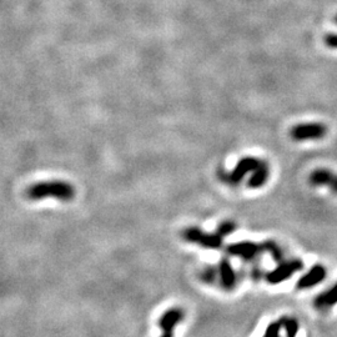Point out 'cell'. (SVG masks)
<instances>
[{
  "mask_svg": "<svg viewBox=\"0 0 337 337\" xmlns=\"http://www.w3.org/2000/svg\"><path fill=\"white\" fill-rule=\"evenodd\" d=\"M337 304V282L332 287L321 293L315 300V306L317 309H328Z\"/></svg>",
  "mask_w": 337,
  "mask_h": 337,
  "instance_id": "12",
  "label": "cell"
},
{
  "mask_svg": "<svg viewBox=\"0 0 337 337\" xmlns=\"http://www.w3.org/2000/svg\"><path fill=\"white\" fill-rule=\"evenodd\" d=\"M235 230H236V223L234 222V221H223V222H221L219 225L216 233L219 234L220 236L225 237L230 235V234H233Z\"/></svg>",
  "mask_w": 337,
  "mask_h": 337,
  "instance_id": "16",
  "label": "cell"
},
{
  "mask_svg": "<svg viewBox=\"0 0 337 337\" xmlns=\"http://www.w3.org/2000/svg\"><path fill=\"white\" fill-rule=\"evenodd\" d=\"M270 176V169L268 163L265 161H261L260 165L256 168L255 171L252 172L251 177L249 179V182L247 185L250 186L251 189H258L261 186H264L266 184V181L269 180Z\"/></svg>",
  "mask_w": 337,
  "mask_h": 337,
  "instance_id": "11",
  "label": "cell"
},
{
  "mask_svg": "<svg viewBox=\"0 0 337 337\" xmlns=\"http://www.w3.org/2000/svg\"><path fill=\"white\" fill-rule=\"evenodd\" d=\"M335 23L337 24V15H336V18H335Z\"/></svg>",
  "mask_w": 337,
  "mask_h": 337,
  "instance_id": "19",
  "label": "cell"
},
{
  "mask_svg": "<svg viewBox=\"0 0 337 337\" xmlns=\"http://www.w3.org/2000/svg\"><path fill=\"white\" fill-rule=\"evenodd\" d=\"M309 182L312 186H326L333 194H337V174L328 169H315L310 174Z\"/></svg>",
  "mask_w": 337,
  "mask_h": 337,
  "instance_id": "6",
  "label": "cell"
},
{
  "mask_svg": "<svg viewBox=\"0 0 337 337\" xmlns=\"http://www.w3.org/2000/svg\"><path fill=\"white\" fill-rule=\"evenodd\" d=\"M323 43L327 48H331V49H337V34L333 33H328L325 35L323 38Z\"/></svg>",
  "mask_w": 337,
  "mask_h": 337,
  "instance_id": "18",
  "label": "cell"
},
{
  "mask_svg": "<svg viewBox=\"0 0 337 337\" xmlns=\"http://www.w3.org/2000/svg\"><path fill=\"white\" fill-rule=\"evenodd\" d=\"M282 328L286 331V337H296L298 332V322L292 317H282L280 320Z\"/></svg>",
  "mask_w": 337,
  "mask_h": 337,
  "instance_id": "14",
  "label": "cell"
},
{
  "mask_svg": "<svg viewBox=\"0 0 337 337\" xmlns=\"http://www.w3.org/2000/svg\"><path fill=\"white\" fill-rule=\"evenodd\" d=\"M184 239L186 241L198 244L206 249H220L222 246V236L219 234H207L198 228H188L184 231Z\"/></svg>",
  "mask_w": 337,
  "mask_h": 337,
  "instance_id": "4",
  "label": "cell"
},
{
  "mask_svg": "<svg viewBox=\"0 0 337 337\" xmlns=\"http://www.w3.org/2000/svg\"><path fill=\"white\" fill-rule=\"evenodd\" d=\"M263 249V245H258L252 241H241L231 244L228 246V253L231 256H236V257L242 258V260H253L256 256L260 253Z\"/></svg>",
  "mask_w": 337,
  "mask_h": 337,
  "instance_id": "5",
  "label": "cell"
},
{
  "mask_svg": "<svg viewBox=\"0 0 337 337\" xmlns=\"http://www.w3.org/2000/svg\"><path fill=\"white\" fill-rule=\"evenodd\" d=\"M219 280L220 284L225 290H233L237 284V276L236 272L234 270L233 265L230 264V261L228 258H222L219 263Z\"/></svg>",
  "mask_w": 337,
  "mask_h": 337,
  "instance_id": "9",
  "label": "cell"
},
{
  "mask_svg": "<svg viewBox=\"0 0 337 337\" xmlns=\"http://www.w3.org/2000/svg\"><path fill=\"white\" fill-rule=\"evenodd\" d=\"M260 163H261V160H258V159H256V158H250V156L241 159V160L237 163L235 169L231 171L230 181L233 182V184H237V182H240L245 176H246L247 174H249V172L255 171L256 168L260 165Z\"/></svg>",
  "mask_w": 337,
  "mask_h": 337,
  "instance_id": "8",
  "label": "cell"
},
{
  "mask_svg": "<svg viewBox=\"0 0 337 337\" xmlns=\"http://www.w3.org/2000/svg\"><path fill=\"white\" fill-rule=\"evenodd\" d=\"M304 263L300 258H292V260L281 261L274 270L266 274V281L271 285H277L284 282L285 280L290 279L291 276L297 271L303 270Z\"/></svg>",
  "mask_w": 337,
  "mask_h": 337,
  "instance_id": "2",
  "label": "cell"
},
{
  "mask_svg": "<svg viewBox=\"0 0 337 337\" xmlns=\"http://www.w3.org/2000/svg\"><path fill=\"white\" fill-rule=\"evenodd\" d=\"M282 328L281 322L279 321H275V322H271L270 325L266 327L265 330V335L263 337H281L280 336V330Z\"/></svg>",
  "mask_w": 337,
  "mask_h": 337,
  "instance_id": "17",
  "label": "cell"
},
{
  "mask_svg": "<svg viewBox=\"0 0 337 337\" xmlns=\"http://www.w3.org/2000/svg\"><path fill=\"white\" fill-rule=\"evenodd\" d=\"M263 249L264 251L269 252L276 263H281V261L284 260V252H282L281 247H280L276 242L272 241V240H268V241L264 242Z\"/></svg>",
  "mask_w": 337,
  "mask_h": 337,
  "instance_id": "13",
  "label": "cell"
},
{
  "mask_svg": "<svg viewBox=\"0 0 337 337\" xmlns=\"http://www.w3.org/2000/svg\"><path fill=\"white\" fill-rule=\"evenodd\" d=\"M182 319H184V311L181 309L174 307L164 312L163 316L159 319L158 325L163 331H174Z\"/></svg>",
  "mask_w": 337,
  "mask_h": 337,
  "instance_id": "10",
  "label": "cell"
},
{
  "mask_svg": "<svg viewBox=\"0 0 337 337\" xmlns=\"http://www.w3.org/2000/svg\"><path fill=\"white\" fill-rule=\"evenodd\" d=\"M326 275H327V270L325 269V266L322 265L312 266L304 276L300 277V280L297 281V288L305 290V288L316 286V285H319L320 282H322L323 280H325Z\"/></svg>",
  "mask_w": 337,
  "mask_h": 337,
  "instance_id": "7",
  "label": "cell"
},
{
  "mask_svg": "<svg viewBox=\"0 0 337 337\" xmlns=\"http://www.w3.org/2000/svg\"><path fill=\"white\" fill-rule=\"evenodd\" d=\"M217 276H219V271L215 268H210V266L205 268L200 274L201 280L204 282H206V284H214V282L216 281Z\"/></svg>",
  "mask_w": 337,
  "mask_h": 337,
  "instance_id": "15",
  "label": "cell"
},
{
  "mask_svg": "<svg viewBox=\"0 0 337 337\" xmlns=\"http://www.w3.org/2000/svg\"><path fill=\"white\" fill-rule=\"evenodd\" d=\"M26 195L31 200H40L45 198H54L61 201L72 200L75 196V189L65 181H43L31 185L26 190Z\"/></svg>",
  "mask_w": 337,
  "mask_h": 337,
  "instance_id": "1",
  "label": "cell"
},
{
  "mask_svg": "<svg viewBox=\"0 0 337 337\" xmlns=\"http://www.w3.org/2000/svg\"><path fill=\"white\" fill-rule=\"evenodd\" d=\"M326 134H327V128L322 123L297 124L290 130V136L295 141L319 140L325 137Z\"/></svg>",
  "mask_w": 337,
  "mask_h": 337,
  "instance_id": "3",
  "label": "cell"
}]
</instances>
